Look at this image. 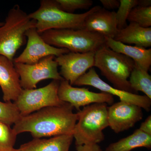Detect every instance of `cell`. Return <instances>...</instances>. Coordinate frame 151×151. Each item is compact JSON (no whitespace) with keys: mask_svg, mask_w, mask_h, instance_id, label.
<instances>
[{"mask_svg":"<svg viewBox=\"0 0 151 151\" xmlns=\"http://www.w3.org/2000/svg\"><path fill=\"white\" fill-rule=\"evenodd\" d=\"M120 6L116 12L117 27L119 30L127 26L128 16L132 9L137 6L138 0H119Z\"/></svg>","mask_w":151,"mask_h":151,"instance_id":"cell-23","label":"cell"},{"mask_svg":"<svg viewBox=\"0 0 151 151\" xmlns=\"http://www.w3.org/2000/svg\"><path fill=\"white\" fill-rule=\"evenodd\" d=\"M40 35L48 44L71 52H95L105 45V37L84 28L51 29Z\"/></svg>","mask_w":151,"mask_h":151,"instance_id":"cell-6","label":"cell"},{"mask_svg":"<svg viewBox=\"0 0 151 151\" xmlns=\"http://www.w3.org/2000/svg\"><path fill=\"white\" fill-rule=\"evenodd\" d=\"M139 147L151 149V135L138 129L132 135L110 144L105 151H131Z\"/></svg>","mask_w":151,"mask_h":151,"instance_id":"cell-19","label":"cell"},{"mask_svg":"<svg viewBox=\"0 0 151 151\" xmlns=\"http://www.w3.org/2000/svg\"><path fill=\"white\" fill-rule=\"evenodd\" d=\"M21 117L14 103L0 101V122L11 126Z\"/></svg>","mask_w":151,"mask_h":151,"instance_id":"cell-22","label":"cell"},{"mask_svg":"<svg viewBox=\"0 0 151 151\" xmlns=\"http://www.w3.org/2000/svg\"><path fill=\"white\" fill-rule=\"evenodd\" d=\"M73 134L55 136L48 139H34L21 145L17 151H69Z\"/></svg>","mask_w":151,"mask_h":151,"instance_id":"cell-17","label":"cell"},{"mask_svg":"<svg viewBox=\"0 0 151 151\" xmlns=\"http://www.w3.org/2000/svg\"><path fill=\"white\" fill-rule=\"evenodd\" d=\"M25 36L27 38L26 47L21 54L14 58V63L35 64L46 57H58L70 52L67 49L55 47L47 43L35 27L28 30Z\"/></svg>","mask_w":151,"mask_h":151,"instance_id":"cell-9","label":"cell"},{"mask_svg":"<svg viewBox=\"0 0 151 151\" xmlns=\"http://www.w3.org/2000/svg\"><path fill=\"white\" fill-rule=\"evenodd\" d=\"M58 95L60 100L69 103L79 111L81 107L94 103H106L113 105L114 97L111 94L101 92L96 93L89 91L88 88L74 87L66 80L60 81Z\"/></svg>","mask_w":151,"mask_h":151,"instance_id":"cell-11","label":"cell"},{"mask_svg":"<svg viewBox=\"0 0 151 151\" xmlns=\"http://www.w3.org/2000/svg\"><path fill=\"white\" fill-rule=\"evenodd\" d=\"M113 39L122 43L134 44L136 46L147 48L151 46V27L144 28L135 23L119 30Z\"/></svg>","mask_w":151,"mask_h":151,"instance_id":"cell-18","label":"cell"},{"mask_svg":"<svg viewBox=\"0 0 151 151\" xmlns=\"http://www.w3.org/2000/svg\"><path fill=\"white\" fill-rule=\"evenodd\" d=\"M105 37V45L113 51L124 55L134 61L135 64L143 70L148 71L151 65V49L131 46Z\"/></svg>","mask_w":151,"mask_h":151,"instance_id":"cell-16","label":"cell"},{"mask_svg":"<svg viewBox=\"0 0 151 151\" xmlns=\"http://www.w3.org/2000/svg\"><path fill=\"white\" fill-rule=\"evenodd\" d=\"M140 130L148 134L151 135V116L150 115L141 124Z\"/></svg>","mask_w":151,"mask_h":151,"instance_id":"cell-28","label":"cell"},{"mask_svg":"<svg viewBox=\"0 0 151 151\" xmlns=\"http://www.w3.org/2000/svg\"><path fill=\"white\" fill-rule=\"evenodd\" d=\"M77 113L78 120L73 133L76 145L98 144L104 140L103 130L109 127L107 104L87 105Z\"/></svg>","mask_w":151,"mask_h":151,"instance_id":"cell-3","label":"cell"},{"mask_svg":"<svg viewBox=\"0 0 151 151\" xmlns=\"http://www.w3.org/2000/svg\"><path fill=\"white\" fill-rule=\"evenodd\" d=\"M77 151H102L98 144H86L82 145L76 146Z\"/></svg>","mask_w":151,"mask_h":151,"instance_id":"cell-27","label":"cell"},{"mask_svg":"<svg viewBox=\"0 0 151 151\" xmlns=\"http://www.w3.org/2000/svg\"><path fill=\"white\" fill-rule=\"evenodd\" d=\"M73 107L65 103L58 106L42 108L27 116L21 117L12 129L17 135L29 132L34 139L73 134L78 120Z\"/></svg>","mask_w":151,"mask_h":151,"instance_id":"cell-1","label":"cell"},{"mask_svg":"<svg viewBox=\"0 0 151 151\" xmlns=\"http://www.w3.org/2000/svg\"><path fill=\"white\" fill-rule=\"evenodd\" d=\"M137 6L142 7L151 6V0H138Z\"/></svg>","mask_w":151,"mask_h":151,"instance_id":"cell-29","label":"cell"},{"mask_svg":"<svg viewBox=\"0 0 151 151\" xmlns=\"http://www.w3.org/2000/svg\"><path fill=\"white\" fill-rule=\"evenodd\" d=\"M55 56L50 55L41 60L33 64L14 63L20 77L22 89H36L39 82L45 79L61 81L64 80L58 72V64Z\"/></svg>","mask_w":151,"mask_h":151,"instance_id":"cell-8","label":"cell"},{"mask_svg":"<svg viewBox=\"0 0 151 151\" xmlns=\"http://www.w3.org/2000/svg\"><path fill=\"white\" fill-rule=\"evenodd\" d=\"M73 85L93 86L102 92L119 97L120 101L137 105L147 111L150 110L151 99L149 97L146 95H138L114 88L103 81L93 68L78 78Z\"/></svg>","mask_w":151,"mask_h":151,"instance_id":"cell-10","label":"cell"},{"mask_svg":"<svg viewBox=\"0 0 151 151\" xmlns=\"http://www.w3.org/2000/svg\"><path fill=\"white\" fill-rule=\"evenodd\" d=\"M17 136L11 126L0 122V151L13 150Z\"/></svg>","mask_w":151,"mask_h":151,"instance_id":"cell-24","label":"cell"},{"mask_svg":"<svg viewBox=\"0 0 151 151\" xmlns=\"http://www.w3.org/2000/svg\"><path fill=\"white\" fill-rule=\"evenodd\" d=\"M135 65L134 61L130 58L105 45L95 52L94 66L100 70L113 87L134 94L128 78Z\"/></svg>","mask_w":151,"mask_h":151,"instance_id":"cell-4","label":"cell"},{"mask_svg":"<svg viewBox=\"0 0 151 151\" xmlns=\"http://www.w3.org/2000/svg\"><path fill=\"white\" fill-rule=\"evenodd\" d=\"M96 6L82 14H71L63 10L56 0H42L36 11L29 14L36 21L35 28L40 34L51 29H84L86 17L100 9Z\"/></svg>","mask_w":151,"mask_h":151,"instance_id":"cell-2","label":"cell"},{"mask_svg":"<svg viewBox=\"0 0 151 151\" xmlns=\"http://www.w3.org/2000/svg\"><path fill=\"white\" fill-rule=\"evenodd\" d=\"M60 7L69 13L73 14L77 10L87 9L93 4L91 0H56Z\"/></svg>","mask_w":151,"mask_h":151,"instance_id":"cell-25","label":"cell"},{"mask_svg":"<svg viewBox=\"0 0 151 151\" xmlns=\"http://www.w3.org/2000/svg\"><path fill=\"white\" fill-rule=\"evenodd\" d=\"M84 28L100 34L105 37L114 39L119 31L116 12L100 8L86 17L84 21Z\"/></svg>","mask_w":151,"mask_h":151,"instance_id":"cell-15","label":"cell"},{"mask_svg":"<svg viewBox=\"0 0 151 151\" xmlns=\"http://www.w3.org/2000/svg\"><path fill=\"white\" fill-rule=\"evenodd\" d=\"M127 20L130 23H135L143 27H150L151 6H137L130 12Z\"/></svg>","mask_w":151,"mask_h":151,"instance_id":"cell-21","label":"cell"},{"mask_svg":"<svg viewBox=\"0 0 151 151\" xmlns=\"http://www.w3.org/2000/svg\"><path fill=\"white\" fill-rule=\"evenodd\" d=\"M129 79L131 88L135 93L141 91L151 99V76L148 71L143 70L135 64L130 74Z\"/></svg>","mask_w":151,"mask_h":151,"instance_id":"cell-20","label":"cell"},{"mask_svg":"<svg viewBox=\"0 0 151 151\" xmlns=\"http://www.w3.org/2000/svg\"><path fill=\"white\" fill-rule=\"evenodd\" d=\"M60 81L53 80L39 89H22L14 102L21 116H27L46 107L63 105L65 102L60 100L58 95Z\"/></svg>","mask_w":151,"mask_h":151,"instance_id":"cell-7","label":"cell"},{"mask_svg":"<svg viewBox=\"0 0 151 151\" xmlns=\"http://www.w3.org/2000/svg\"><path fill=\"white\" fill-rule=\"evenodd\" d=\"M104 9L110 11L118 9L120 6V1L119 0H100Z\"/></svg>","mask_w":151,"mask_h":151,"instance_id":"cell-26","label":"cell"},{"mask_svg":"<svg viewBox=\"0 0 151 151\" xmlns=\"http://www.w3.org/2000/svg\"><path fill=\"white\" fill-rule=\"evenodd\" d=\"M142 108L126 102L114 103L108 108L109 127L116 134L134 127L142 119Z\"/></svg>","mask_w":151,"mask_h":151,"instance_id":"cell-13","label":"cell"},{"mask_svg":"<svg viewBox=\"0 0 151 151\" xmlns=\"http://www.w3.org/2000/svg\"><path fill=\"white\" fill-rule=\"evenodd\" d=\"M0 86L4 102H14L22 90L13 61L2 55H0Z\"/></svg>","mask_w":151,"mask_h":151,"instance_id":"cell-14","label":"cell"},{"mask_svg":"<svg viewBox=\"0 0 151 151\" xmlns=\"http://www.w3.org/2000/svg\"><path fill=\"white\" fill-rule=\"evenodd\" d=\"M4 24V22H0V27L2 26L3 24Z\"/></svg>","mask_w":151,"mask_h":151,"instance_id":"cell-30","label":"cell"},{"mask_svg":"<svg viewBox=\"0 0 151 151\" xmlns=\"http://www.w3.org/2000/svg\"><path fill=\"white\" fill-rule=\"evenodd\" d=\"M95 52L85 53L70 52L55 58V61L60 66V75L64 80L73 85L78 78L86 73L94 64Z\"/></svg>","mask_w":151,"mask_h":151,"instance_id":"cell-12","label":"cell"},{"mask_svg":"<svg viewBox=\"0 0 151 151\" xmlns=\"http://www.w3.org/2000/svg\"><path fill=\"white\" fill-rule=\"evenodd\" d=\"M11 151H17L16 149L14 148L13 149V150H12Z\"/></svg>","mask_w":151,"mask_h":151,"instance_id":"cell-31","label":"cell"},{"mask_svg":"<svg viewBox=\"0 0 151 151\" xmlns=\"http://www.w3.org/2000/svg\"><path fill=\"white\" fill-rule=\"evenodd\" d=\"M35 26V20L30 18L18 5L14 6L0 27V55L13 61L17 51L26 42V32Z\"/></svg>","mask_w":151,"mask_h":151,"instance_id":"cell-5","label":"cell"}]
</instances>
